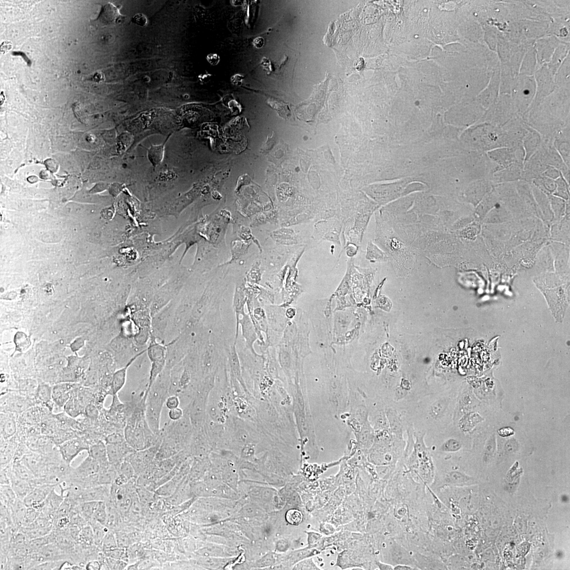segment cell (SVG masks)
<instances>
[{
  "label": "cell",
  "instance_id": "obj_23",
  "mask_svg": "<svg viewBox=\"0 0 570 570\" xmlns=\"http://www.w3.org/2000/svg\"><path fill=\"white\" fill-rule=\"evenodd\" d=\"M121 16L117 8L113 4L108 3L102 9L98 21L102 25H108L116 23Z\"/></svg>",
  "mask_w": 570,
  "mask_h": 570
},
{
  "label": "cell",
  "instance_id": "obj_44",
  "mask_svg": "<svg viewBox=\"0 0 570 570\" xmlns=\"http://www.w3.org/2000/svg\"><path fill=\"white\" fill-rule=\"evenodd\" d=\"M367 257L371 260H382L385 258L382 252L372 243L369 244Z\"/></svg>",
  "mask_w": 570,
  "mask_h": 570
},
{
  "label": "cell",
  "instance_id": "obj_10",
  "mask_svg": "<svg viewBox=\"0 0 570 570\" xmlns=\"http://www.w3.org/2000/svg\"><path fill=\"white\" fill-rule=\"evenodd\" d=\"M100 466L98 463L88 455L78 467L75 469L72 468L69 479L67 481L87 478L88 476L98 474Z\"/></svg>",
  "mask_w": 570,
  "mask_h": 570
},
{
  "label": "cell",
  "instance_id": "obj_46",
  "mask_svg": "<svg viewBox=\"0 0 570 570\" xmlns=\"http://www.w3.org/2000/svg\"><path fill=\"white\" fill-rule=\"evenodd\" d=\"M165 405L169 410L179 407L180 406V399L177 396H169L166 400Z\"/></svg>",
  "mask_w": 570,
  "mask_h": 570
},
{
  "label": "cell",
  "instance_id": "obj_53",
  "mask_svg": "<svg viewBox=\"0 0 570 570\" xmlns=\"http://www.w3.org/2000/svg\"><path fill=\"white\" fill-rule=\"evenodd\" d=\"M207 59L211 65H216L220 61V58L216 54H210L208 56Z\"/></svg>",
  "mask_w": 570,
  "mask_h": 570
},
{
  "label": "cell",
  "instance_id": "obj_2",
  "mask_svg": "<svg viewBox=\"0 0 570 570\" xmlns=\"http://www.w3.org/2000/svg\"><path fill=\"white\" fill-rule=\"evenodd\" d=\"M487 154L492 163L497 166L495 172L516 163L524 164L525 156L523 146L499 148L489 151Z\"/></svg>",
  "mask_w": 570,
  "mask_h": 570
},
{
  "label": "cell",
  "instance_id": "obj_52",
  "mask_svg": "<svg viewBox=\"0 0 570 570\" xmlns=\"http://www.w3.org/2000/svg\"><path fill=\"white\" fill-rule=\"evenodd\" d=\"M394 570H419V569L416 568L414 567L410 566L409 565L398 564L397 566L394 567Z\"/></svg>",
  "mask_w": 570,
  "mask_h": 570
},
{
  "label": "cell",
  "instance_id": "obj_26",
  "mask_svg": "<svg viewBox=\"0 0 570 570\" xmlns=\"http://www.w3.org/2000/svg\"><path fill=\"white\" fill-rule=\"evenodd\" d=\"M1 444V469L12 463L17 447L13 441H3Z\"/></svg>",
  "mask_w": 570,
  "mask_h": 570
},
{
  "label": "cell",
  "instance_id": "obj_54",
  "mask_svg": "<svg viewBox=\"0 0 570 570\" xmlns=\"http://www.w3.org/2000/svg\"><path fill=\"white\" fill-rule=\"evenodd\" d=\"M253 45L257 48H261L264 45V39L261 37L257 38L254 40Z\"/></svg>",
  "mask_w": 570,
  "mask_h": 570
},
{
  "label": "cell",
  "instance_id": "obj_15",
  "mask_svg": "<svg viewBox=\"0 0 570 570\" xmlns=\"http://www.w3.org/2000/svg\"><path fill=\"white\" fill-rule=\"evenodd\" d=\"M88 453V455L98 463L100 469L110 465L106 445L103 441H99L94 444L91 445Z\"/></svg>",
  "mask_w": 570,
  "mask_h": 570
},
{
  "label": "cell",
  "instance_id": "obj_29",
  "mask_svg": "<svg viewBox=\"0 0 570 570\" xmlns=\"http://www.w3.org/2000/svg\"><path fill=\"white\" fill-rule=\"evenodd\" d=\"M117 474L116 468L110 464L108 467L101 468L98 473L99 485H112L115 482Z\"/></svg>",
  "mask_w": 570,
  "mask_h": 570
},
{
  "label": "cell",
  "instance_id": "obj_19",
  "mask_svg": "<svg viewBox=\"0 0 570 570\" xmlns=\"http://www.w3.org/2000/svg\"><path fill=\"white\" fill-rule=\"evenodd\" d=\"M10 486L13 489L16 497L23 500L32 490L29 481L17 478L11 469L10 473Z\"/></svg>",
  "mask_w": 570,
  "mask_h": 570
},
{
  "label": "cell",
  "instance_id": "obj_47",
  "mask_svg": "<svg viewBox=\"0 0 570 570\" xmlns=\"http://www.w3.org/2000/svg\"><path fill=\"white\" fill-rule=\"evenodd\" d=\"M184 414V411L181 407H176L175 409L169 410L168 412V416L170 420L172 421H176L180 419Z\"/></svg>",
  "mask_w": 570,
  "mask_h": 570
},
{
  "label": "cell",
  "instance_id": "obj_31",
  "mask_svg": "<svg viewBox=\"0 0 570 570\" xmlns=\"http://www.w3.org/2000/svg\"><path fill=\"white\" fill-rule=\"evenodd\" d=\"M78 543L81 544L83 548L95 545L94 535L90 524L84 526L81 529Z\"/></svg>",
  "mask_w": 570,
  "mask_h": 570
},
{
  "label": "cell",
  "instance_id": "obj_34",
  "mask_svg": "<svg viewBox=\"0 0 570 570\" xmlns=\"http://www.w3.org/2000/svg\"><path fill=\"white\" fill-rule=\"evenodd\" d=\"M89 524L92 526L93 535H94L95 545L101 550L102 542H103L105 536L109 530L105 525L95 521H91Z\"/></svg>",
  "mask_w": 570,
  "mask_h": 570
},
{
  "label": "cell",
  "instance_id": "obj_5",
  "mask_svg": "<svg viewBox=\"0 0 570 570\" xmlns=\"http://www.w3.org/2000/svg\"><path fill=\"white\" fill-rule=\"evenodd\" d=\"M209 390L206 388L198 391L189 405V414L193 428L200 429L205 421Z\"/></svg>",
  "mask_w": 570,
  "mask_h": 570
},
{
  "label": "cell",
  "instance_id": "obj_25",
  "mask_svg": "<svg viewBox=\"0 0 570 570\" xmlns=\"http://www.w3.org/2000/svg\"><path fill=\"white\" fill-rule=\"evenodd\" d=\"M41 418L40 408L33 406L29 407L21 413L19 421L22 424L35 425L41 422Z\"/></svg>",
  "mask_w": 570,
  "mask_h": 570
},
{
  "label": "cell",
  "instance_id": "obj_51",
  "mask_svg": "<svg viewBox=\"0 0 570 570\" xmlns=\"http://www.w3.org/2000/svg\"><path fill=\"white\" fill-rule=\"evenodd\" d=\"M85 569L87 570H100V564L98 560H92L86 565Z\"/></svg>",
  "mask_w": 570,
  "mask_h": 570
},
{
  "label": "cell",
  "instance_id": "obj_4",
  "mask_svg": "<svg viewBox=\"0 0 570 570\" xmlns=\"http://www.w3.org/2000/svg\"><path fill=\"white\" fill-rule=\"evenodd\" d=\"M474 482V478L462 472L438 467L431 488L433 491H439L446 487L469 486Z\"/></svg>",
  "mask_w": 570,
  "mask_h": 570
},
{
  "label": "cell",
  "instance_id": "obj_3",
  "mask_svg": "<svg viewBox=\"0 0 570 570\" xmlns=\"http://www.w3.org/2000/svg\"><path fill=\"white\" fill-rule=\"evenodd\" d=\"M135 478L121 486L115 484L111 485L110 499L115 504L122 516L129 512L132 507L135 496L137 495V491H135Z\"/></svg>",
  "mask_w": 570,
  "mask_h": 570
},
{
  "label": "cell",
  "instance_id": "obj_18",
  "mask_svg": "<svg viewBox=\"0 0 570 570\" xmlns=\"http://www.w3.org/2000/svg\"><path fill=\"white\" fill-rule=\"evenodd\" d=\"M106 503L107 513L106 526L109 530L115 532L120 527L122 515L111 499H109Z\"/></svg>",
  "mask_w": 570,
  "mask_h": 570
},
{
  "label": "cell",
  "instance_id": "obj_55",
  "mask_svg": "<svg viewBox=\"0 0 570 570\" xmlns=\"http://www.w3.org/2000/svg\"><path fill=\"white\" fill-rule=\"evenodd\" d=\"M513 430L510 428H503L500 430L499 434L502 437H508L513 435Z\"/></svg>",
  "mask_w": 570,
  "mask_h": 570
},
{
  "label": "cell",
  "instance_id": "obj_38",
  "mask_svg": "<svg viewBox=\"0 0 570 570\" xmlns=\"http://www.w3.org/2000/svg\"><path fill=\"white\" fill-rule=\"evenodd\" d=\"M67 564L69 563L64 560L47 561L37 565L32 570H63Z\"/></svg>",
  "mask_w": 570,
  "mask_h": 570
},
{
  "label": "cell",
  "instance_id": "obj_12",
  "mask_svg": "<svg viewBox=\"0 0 570 570\" xmlns=\"http://www.w3.org/2000/svg\"><path fill=\"white\" fill-rule=\"evenodd\" d=\"M542 142V138L541 134L530 127L522 142L525 156L524 163L538 151L541 146Z\"/></svg>",
  "mask_w": 570,
  "mask_h": 570
},
{
  "label": "cell",
  "instance_id": "obj_6",
  "mask_svg": "<svg viewBox=\"0 0 570 570\" xmlns=\"http://www.w3.org/2000/svg\"><path fill=\"white\" fill-rule=\"evenodd\" d=\"M160 445L143 450L135 451L126 458L133 466L137 478L155 461Z\"/></svg>",
  "mask_w": 570,
  "mask_h": 570
},
{
  "label": "cell",
  "instance_id": "obj_1",
  "mask_svg": "<svg viewBox=\"0 0 570 570\" xmlns=\"http://www.w3.org/2000/svg\"><path fill=\"white\" fill-rule=\"evenodd\" d=\"M146 401L136 406L127 415L124 435L125 440L134 450L140 451L160 445L161 432L156 435L149 426L146 418Z\"/></svg>",
  "mask_w": 570,
  "mask_h": 570
},
{
  "label": "cell",
  "instance_id": "obj_36",
  "mask_svg": "<svg viewBox=\"0 0 570 570\" xmlns=\"http://www.w3.org/2000/svg\"><path fill=\"white\" fill-rule=\"evenodd\" d=\"M148 350L149 356L151 362L165 361L163 347L157 344H152Z\"/></svg>",
  "mask_w": 570,
  "mask_h": 570
},
{
  "label": "cell",
  "instance_id": "obj_45",
  "mask_svg": "<svg viewBox=\"0 0 570 570\" xmlns=\"http://www.w3.org/2000/svg\"><path fill=\"white\" fill-rule=\"evenodd\" d=\"M84 414L90 419H96L98 417L99 412L97 407L90 403L85 407Z\"/></svg>",
  "mask_w": 570,
  "mask_h": 570
},
{
  "label": "cell",
  "instance_id": "obj_57",
  "mask_svg": "<svg viewBox=\"0 0 570 570\" xmlns=\"http://www.w3.org/2000/svg\"><path fill=\"white\" fill-rule=\"evenodd\" d=\"M286 316L289 318H293L295 315V311L293 309H289L286 311Z\"/></svg>",
  "mask_w": 570,
  "mask_h": 570
},
{
  "label": "cell",
  "instance_id": "obj_27",
  "mask_svg": "<svg viewBox=\"0 0 570 570\" xmlns=\"http://www.w3.org/2000/svg\"><path fill=\"white\" fill-rule=\"evenodd\" d=\"M10 508L14 524L22 527L28 508L27 506L25 505L23 500L17 498L13 505Z\"/></svg>",
  "mask_w": 570,
  "mask_h": 570
},
{
  "label": "cell",
  "instance_id": "obj_56",
  "mask_svg": "<svg viewBox=\"0 0 570 570\" xmlns=\"http://www.w3.org/2000/svg\"><path fill=\"white\" fill-rule=\"evenodd\" d=\"M379 568L381 570H394V567L390 565L379 563L378 564Z\"/></svg>",
  "mask_w": 570,
  "mask_h": 570
},
{
  "label": "cell",
  "instance_id": "obj_39",
  "mask_svg": "<svg viewBox=\"0 0 570 570\" xmlns=\"http://www.w3.org/2000/svg\"><path fill=\"white\" fill-rule=\"evenodd\" d=\"M118 544L116 538L115 533L109 530L105 536L103 542H102L101 550L104 551L117 548Z\"/></svg>",
  "mask_w": 570,
  "mask_h": 570
},
{
  "label": "cell",
  "instance_id": "obj_9",
  "mask_svg": "<svg viewBox=\"0 0 570 570\" xmlns=\"http://www.w3.org/2000/svg\"><path fill=\"white\" fill-rule=\"evenodd\" d=\"M106 447L109 463L117 470L127 456L135 452L126 441L120 444H108Z\"/></svg>",
  "mask_w": 570,
  "mask_h": 570
},
{
  "label": "cell",
  "instance_id": "obj_13",
  "mask_svg": "<svg viewBox=\"0 0 570 570\" xmlns=\"http://www.w3.org/2000/svg\"><path fill=\"white\" fill-rule=\"evenodd\" d=\"M1 408L5 412L22 413L31 407L28 398L20 397H6L1 399Z\"/></svg>",
  "mask_w": 570,
  "mask_h": 570
},
{
  "label": "cell",
  "instance_id": "obj_17",
  "mask_svg": "<svg viewBox=\"0 0 570 570\" xmlns=\"http://www.w3.org/2000/svg\"><path fill=\"white\" fill-rule=\"evenodd\" d=\"M524 168V164L514 163L508 167L498 170L493 173L491 177L494 179L506 180L514 179L522 177Z\"/></svg>",
  "mask_w": 570,
  "mask_h": 570
},
{
  "label": "cell",
  "instance_id": "obj_48",
  "mask_svg": "<svg viewBox=\"0 0 570 570\" xmlns=\"http://www.w3.org/2000/svg\"><path fill=\"white\" fill-rule=\"evenodd\" d=\"M561 172L557 168L549 166L546 171L544 172L541 175L548 177L550 178H554L556 179L560 176Z\"/></svg>",
  "mask_w": 570,
  "mask_h": 570
},
{
  "label": "cell",
  "instance_id": "obj_16",
  "mask_svg": "<svg viewBox=\"0 0 570 570\" xmlns=\"http://www.w3.org/2000/svg\"><path fill=\"white\" fill-rule=\"evenodd\" d=\"M17 431L16 421L13 413H1V435L6 440L14 436Z\"/></svg>",
  "mask_w": 570,
  "mask_h": 570
},
{
  "label": "cell",
  "instance_id": "obj_41",
  "mask_svg": "<svg viewBox=\"0 0 570 570\" xmlns=\"http://www.w3.org/2000/svg\"><path fill=\"white\" fill-rule=\"evenodd\" d=\"M287 522L292 525H299L303 520V515L299 510L296 509L289 510L286 515Z\"/></svg>",
  "mask_w": 570,
  "mask_h": 570
},
{
  "label": "cell",
  "instance_id": "obj_21",
  "mask_svg": "<svg viewBox=\"0 0 570 570\" xmlns=\"http://www.w3.org/2000/svg\"><path fill=\"white\" fill-rule=\"evenodd\" d=\"M86 407V405L75 394H72L69 401L65 405L64 409L67 415L75 418L84 414Z\"/></svg>",
  "mask_w": 570,
  "mask_h": 570
},
{
  "label": "cell",
  "instance_id": "obj_28",
  "mask_svg": "<svg viewBox=\"0 0 570 570\" xmlns=\"http://www.w3.org/2000/svg\"><path fill=\"white\" fill-rule=\"evenodd\" d=\"M168 139L164 142V143L158 146H154L152 145L150 148L148 150V158L151 162V163L154 167H157L160 165L162 162L163 161L164 159L165 146Z\"/></svg>",
  "mask_w": 570,
  "mask_h": 570
},
{
  "label": "cell",
  "instance_id": "obj_7",
  "mask_svg": "<svg viewBox=\"0 0 570 570\" xmlns=\"http://www.w3.org/2000/svg\"><path fill=\"white\" fill-rule=\"evenodd\" d=\"M89 447L86 441L80 438L66 440L58 446L59 452L63 461L71 465L74 459L84 451L88 452Z\"/></svg>",
  "mask_w": 570,
  "mask_h": 570
},
{
  "label": "cell",
  "instance_id": "obj_24",
  "mask_svg": "<svg viewBox=\"0 0 570 570\" xmlns=\"http://www.w3.org/2000/svg\"><path fill=\"white\" fill-rule=\"evenodd\" d=\"M71 389L70 386L67 385L58 386L53 389L52 399L55 406L64 408L72 397Z\"/></svg>",
  "mask_w": 570,
  "mask_h": 570
},
{
  "label": "cell",
  "instance_id": "obj_37",
  "mask_svg": "<svg viewBox=\"0 0 570 570\" xmlns=\"http://www.w3.org/2000/svg\"><path fill=\"white\" fill-rule=\"evenodd\" d=\"M107 517V513L106 501H99L91 521H95L106 526Z\"/></svg>",
  "mask_w": 570,
  "mask_h": 570
},
{
  "label": "cell",
  "instance_id": "obj_20",
  "mask_svg": "<svg viewBox=\"0 0 570 570\" xmlns=\"http://www.w3.org/2000/svg\"><path fill=\"white\" fill-rule=\"evenodd\" d=\"M570 135H563L554 140V146L565 163L570 168Z\"/></svg>",
  "mask_w": 570,
  "mask_h": 570
},
{
  "label": "cell",
  "instance_id": "obj_14",
  "mask_svg": "<svg viewBox=\"0 0 570 570\" xmlns=\"http://www.w3.org/2000/svg\"><path fill=\"white\" fill-rule=\"evenodd\" d=\"M144 352L145 351L136 355L127 363L125 367L117 370L114 373L111 384V390L113 396L117 395L123 389L126 384L127 371H128L129 368L131 367L133 363L137 360L138 357Z\"/></svg>",
  "mask_w": 570,
  "mask_h": 570
},
{
  "label": "cell",
  "instance_id": "obj_43",
  "mask_svg": "<svg viewBox=\"0 0 570 570\" xmlns=\"http://www.w3.org/2000/svg\"><path fill=\"white\" fill-rule=\"evenodd\" d=\"M230 361H231L232 368L235 375L238 379L241 380L240 365L235 347L232 350L231 357H230Z\"/></svg>",
  "mask_w": 570,
  "mask_h": 570
},
{
  "label": "cell",
  "instance_id": "obj_11",
  "mask_svg": "<svg viewBox=\"0 0 570 570\" xmlns=\"http://www.w3.org/2000/svg\"><path fill=\"white\" fill-rule=\"evenodd\" d=\"M58 487L61 489V494H57L55 490L56 488L53 489L45 500L40 513L49 517L52 521L54 514L65 498L64 489L61 486Z\"/></svg>",
  "mask_w": 570,
  "mask_h": 570
},
{
  "label": "cell",
  "instance_id": "obj_49",
  "mask_svg": "<svg viewBox=\"0 0 570 570\" xmlns=\"http://www.w3.org/2000/svg\"><path fill=\"white\" fill-rule=\"evenodd\" d=\"M132 22L140 26L144 27L147 24V18L143 14H136L132 19Z\"/></svg>",
  "mask_w": 570,
  "mask_h": 570
},
{
  "label": "cell",
  "instance_id": "obj_35",
  "mask_svg": "<svg viewBox=\"0 0 570 570\" xmlns=\"http://www.w3.org/2000/svg\"><path fill=\"white\" fill-rule=\"evenodd\" d=\"M1 504L8 508H11L13 505L17 497L11 487L10 486H1Z\"/></svg>",
  "mask_w": 570,
  "mask_h": 570
},
{
  "label": "cell",
  "instance_id": "obj_22",
  "mask_svg": "<svg viewBox=\"0 0 570 570\" xmlns=\"http://www.w3.org/2000/svg\"><path fill=\"white\" fill-rule=\"evenodd\" d=\"M242 314L243 317L242 319H240V324L243 329V335L250 349L254 352L253 344L257 339L256 333L249 318L244 314V312Z\"/></svg>",
  "mask_w": 570,
  "mask_h": 570
},
{
  "label": "cell",
  "instance_id": "obj_40",
  "mask_svg": "<svg viewBox=\"0 0 570 570\" xmlns=\"http://www.w3.org/2000/svg\"><path fill=\"white\" fill-rule=\"evenodd\" d=\"M40 512L39 510L32 507H28L26 514L24 518L22 527H27L35 521L39 516Z\"/></svg>",
  "mask_w": 570,
  "mask_h": 570
},
{
  "label": "cell",
  "instance_id": "obj_33",
  "mask_svg": "<svg viewBox=\"0 0 570 570\" xmlns=\"http://www.w3.org/2000/svg\"><path fill=\"white\" fill-rule=\"evenodd\" d=\"M99 502L96 501H86L79 505V510L81 515L88 523H90L92 520Z\"/></svg>",
  "mask_w": 570,
  "mask_h": 570
},
{
  "label": "cell",
  "instance_id": "obj_8",
  "mask_svg": "<svg viewBox=\"0 0 570 570\" xmlns=\"http://www.w3.org/2000/svg\"><path fill=\"white\" fill-rule=\"evenodd\" d=\"M57 487L56 485L49 484L33 489L23 499L25 505L27 507L35 508L41 513L45 500Z\"/></svg>",
  "mask_w": 570,
  "mask_h": 570
},
{
  "label": "cell",
  "instance_id": "obj_50",
  "mask_svg": "<svg viewBox=\"0 0 570 570\" xmlns=\"http://www.w3.org/2000/svg\"><path fill=\"white\" fill-rule=\"evenodd\" d=\"M236 436L238 441L245 442L248 441V435L247 433L244 429L241 428L237 431L236 433Z\"/></svg>",
  "mask_w": 570,
  "mask_h": 570
},
{
  "label": "cell",
  "instance_id": "obj_30",
  "mask_svg": "<svg viewBox=\"0 0 570 570\" xmlns=\"http://www.w3.org/2000/svg\"><path fill=\"white\" fill-rule=\"evenodd\" d=\"M36 399L40 403L44 405L52 411L54 404L52 399V390L46 386H40L36 391Z\"/></svg>",
  "mask_w": 570,
  "mask_h": 570
},
{
  "label": "cell",
  "instance_id": "obj_32",
  "mask_svg": "<svg viewBox=\"0 0 570 570\" xmlns=\"http://www.w3.org/2000/svg\"><path fill=\"white\" fill-rule=\"evenodd\" d=\"M12 470L17 478L25 481H30L36 478L35 475L21 461L12 463Z\"/></svg>",
  "mask_w": 570,
  "mask_h": 570
},
{
  "label": "cell",
  "instance_id": "obj_42",
  "mask_svg": "<svg viewBox=\"0 0 570 570\" xmlns=\"http://www.w3.org/2000/svg\"><path fill=\"white\" fill-rule=\"evenodd\" d=\"M124 435L119 432H114L109 434L105 439L106 445H116L123 443L125 442Z\"/></svg>",
  "mask_w": 570,
  "mask_h": 570
}]
</instances>
